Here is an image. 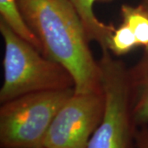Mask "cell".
Masks as SVG:
<instances>
[{
    "label": "cell",
    "mask_w": 148,
    "mask_h": 148,
    "mask_svg": "<svg viewBox=\"0 0 148 148\" xmlns=\"http://www.w3.org/2000/svg\"><path fill=\"white\" fill-rule=\"evenodd\" d=\"M43 54L61 64L74 81V91L101 90V69L90 50L86 32L69 0H17Z\"/></svg>",
    "instance_id": "6da1fadb"
},
{
    "label": "cell",
    "mask_w": 148,
    "mask_h": 148,
    "mask_svg": "<svg viewBox=\"0 0 148 148\" xmlns=\"http://www.w3.org/2000/svg\"><path fill=\"white\" fill-rule=\"evenodd\" d=\"M0 32L4 43L1 104L34 92L74 88L67 69L16 36L2 21Z\"/></svg>",
    "instance_id": "7a4b0ae2"
},
{
    "label": "cell",
    "mask_w": 148,
    "mask_h": 148,
    "mask_svg": "<svg viewBox=\"0 0 148 148\" xmlns=\"http://www.w3.org/2000/svg\"><path fill=\"white\" fill-rule=\"evenodd\" d=\"M98 62L105 109L86 148H136L127 68L108 49H101Z\"/></svg>",
    "instance_id": "3957f363"
},
{
    "label": "cell",
    "mask_w": 148,
    "mask_h": 148,
    "mask_svg": "<svg viewBox=\"0 0 148 148\" xmlns=\"http://www.w3.org/2000/svg\"><path fill=\"white\" fill-rule=\"evenodd\" d=\"M74 93V88L21 95L1 104L2 148H43L55 115Z\"/></svg>",
    "instance_id": "277c9868"
},
{
    "label": "cell",
    "mask_w": 148,
    "mask_h": 148,
    "mask_svg": "<svg viewBox=\"0 0 148 148\" xmlns=\"http://www.w3.org/2000/svg\"><path fill=\"white\" fill-rule=\"evenodd\" d=\"M105 109L102 89L99 91H74L55 115L43 148H86L100 124Z\"/></svg>",
    "instance_id": "5b68a950"
},
{
    "label": "cell",
    "mask_w": 148,
    "mask_h": 148,
    "mask_svg": "<svg viewBox=\"0 0 148 148\" xmlns=\"http://www.w3.org/2000/svg\"><path fill=\"white\" fill-rule=\"evenodd\" d=\"M132 117L137 128L148 125V49L132 68L127 69Z\"/></svg>",
    "instance_id": "8992f818"
},
{
    "label": "cell",
    "mask_w": 148,
    "mask_h": 148,
    "mask_svg": "<svg viewBox=\"0 0 148 148\" xmlns=\"http://www.w3.org/2000/svg\"><path fill=\"white\" fill-rule=\"evenodd\" d=\"M82 19L90 41H95L101 49H108L115 28L111 24L101 21L95 15L94 6L99 0H69Z\"/></svg>",
    "instance_id": "52a82bcc"
},
{
    "label": "cell",
    "mask_w": 148,
    "mask_h": 148,
    "mask_svg": "<svg viewBox=\"0 0 148 148\" xmlns=\"http://www.w3.org/2000/svg\"><path fill=\"white\" fill-rule=\"evenodd\" d=\"M0 21H3L16 36L43 53L41 43L28 26L17 0H0Z\"/></svg>",
    "instance_id": "ba28073f"
},
{
    "label": "cell",
    "mask_w": 148,
    "mask_h": 148,
    "mask_svg": "<svg viewBox=\"0 0 148 148\" xmlns=\"http://www.w3.org/2000/svg\"><path fill=\"white\" fill-rule=\"evenodd\" d=\"M122 22L126 23L134 33L138 47L148 49V13L141 6L123 4L120 8Z\"/></svg>",
    "instance_id": "9c48e42d"
},
{
    "label": "cell",
    "mask_w": 148,
    "mask_h": 148,
    "mask_svg": "<svg viewBox=\"0 0 148 148\" xmlns=\"http://www.w3.org/2000/svg\"><path fill=\"white\" fill-rule=\"evenodd\" d=\"M137 47L138 44L132 30L126 23L122 22L113 33L108 49L114 55L122 56L130 53Z\"/></svg>",
    "instance_id": "30bf717a"
},
{
    "label": "cell",
    "mask_w": 148,
    "mask_h": 148,
    "mask_svg": "<svg viewBox=\"0 0 148 148\" xmlns=\"http://www.w3.org/2000/svg\"><path fill=\"white\" fill-rule=\"evenodd\" d=\"M135 147L136 148H148V127L138 128L135 134Z\"/></svg>",
    "instance_id": "8fae6325"
},
{
    "label": "cell",
    "mask_w": 148,
    "mask_h": 148,
    "mask_svg": "<svg viewBox=\"0 0 148 148\" xmlns=\"http://www.w3.org/2000/svg\"><path fill=\"white\" fill-rule=\"evenodd\" d=\"M139 5L148 13V0H141Z\"/></svg>",
    "instance_id": "7c38bea8"
},
{
    "label": "cell",
    "mask_w": 148,
    "mask_h": 148,
    "mask_svg": "<svg viewBox=\"0 0 148 148\" xmlns=\"http://www.w3.org/2000/svg\"><path fill=\"white\" fill-rule=\"evenodd\" d=\"M114 0H99L100 3H111L113 2Z\"/></svg>",
    "instance_id": "4fadbf2b"
}]
</instances>
